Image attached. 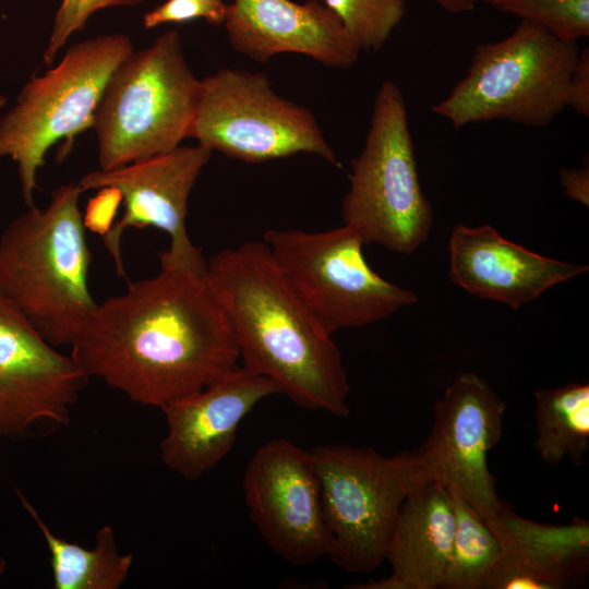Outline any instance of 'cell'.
Returning <instances> with one entry per match:
<instances>
[{
    "mask_svg": "<svg viewBox=\"0 0 589 589\" xmlns=\"http://www.w3.org/2000/svg\"><path fill=\"white\" fill-rule=\"evenodd\" d=\"M70 354L88 378L160 410L229 372L240 358L205 273L160 266L97 303Z\"/></svg>",
    "mask_w": 589,
    "mask_h": 589,
    "instance_id": "cell-1",
    "label": "cell"
},
{
    "mask_svg": "<svg viewBox=\"0 0 589 589\" xmlns=\"http://www.w3.org/2000/svg\"><path fill=\"white\" fill-rule=\"evenodd\" d=\"M206 279L231 325L245 368L272 380L294 404L336 417L350 408L338 346L262 241L225 248Z\"/></svg>",
    "mask_w": 589,
    "mask_h": 589,
    "instance_id": "cell-2",
    "label": "cell"
},
{
    "mask_svg": "<svg viewBox=\"0 0 589 589\" xmlns=\"http://www.w3.org/2000/svg\"><path fill=\"white\" fill-rule=\"evenodd\" d=\"M82 193L77 182L59 187L46 207L28 206L0 237L1 291L56 348L71 347L98 303L88 288Z\"/></svg>",
    "mask_w": 589,
    "mask_h": 589,
    "instance_id": "cell-3",
    "label": "cell"
},
{
    "mask_svg": "<svg viewBox=\"0 0 589 589\" xmlns=\"http://www.w3.org/2000/svg\"><path fill=\"white\" fill-rule=\"evenodd\" d=\"M201 95L180 35L132 51L109 76L94 113L98 163L110 170L167 153L189 137Z\"/></svg>",
    "mask_w": 589,
    "mask_h": 589,
    "instance_id": "cell-4",
    "label": "cell"
},
{
    "mask_svg": "<svg viewBox=\"0 0 589 589\" xmlns=\"http://www.w3.org/2000/svg\"><path fill=\"white\" fill-rule=\"evenodd\" d=\"M578 56L576 41L521 20L504 39L478 45L466 75L431 110L455 129L491 120L545 127L567 107Z\"/></svg>",
    "mask_w": 589,
    "mask_h": 589,
    "instance_id": "cell-5",
    "label": "cell"
},
{
    "mask_svg": "<svg viewBox=\"0 0 589 589\" xmlns=\"http://www.w3.org/2000/svg\"><path fill=\"white\" fill-rule=\"evenodd\" d=\"M318 474L332 537L327 557L352 574L376 569L402 502L433 480L419 449L383 456L371 447L317 445L310 450Z\"/></svg>",
    "mask_w": 589,
    "mask_h": 589,
    "instance_id": "cell-6",
    "label": "cell"
},
{
    "mask_svg": "<svg viewBox=\"0 0 589 589\" xmlns=\"http://www.w3.org/2000/svg\"><path fill=\"white\" fill-rule=\"evenodd\" d=\"M341 216L364 244L392 252L410 254L429 238L433 209L420 184L405 100L392 81H383L375 95Z\"/></svg>",
    "mask_w": 589,
    "mask_h": 589,
    "instance_id": "cell-7",
    "label": "cell"
},
{
    "mask_svg": "<svg viewBox=\"0 0 589 589\" xmlns=\"http://www.w3.org/2000/svg\"><path fill=\"white\" fill-rule=\"evenodd\" d=\"M133 50L123 34L71 45L56 67L29 80L0 118V157L16 161L27 206L33 205L37 172L48 149L62 140L70 146L77 134L93 128L109 76Z\"/></svg>",
    "mask_w": 589,
    "mask_h": 589,
    "instance_id": "cell-8",
    "label": "cell"
},
{
    "mask_svg": "<svg viewBox=\"0 0 589 589\" xmlns=\"http://www.w3.org/2000/svg\"><path fill=\"white\" fill-rule=\"evenodd\" d=\"M274 260L322 326L335 332L385 320L417 302V294L378 275L363 240L348 225L317 232L268 229Z\"/></svg>",
    "mask_w": 589,
    "mask_h": 589,
    "instance_id": "cell-9",
    "label": "cell"
},
{
    "mask_svg": "<svg viewBox=\"0 0 589 589\" xmlns=\"http://www.w3.org/2000/svg\"><path fill=\"white\" fill-rule=\"evenodd\" d=\"M189 137L244 163L308 153L339 165L312 112L277 95L262 73L225 68L201 80Z\"/></svg>",
    "mask_w": 589,
    "mask_h": 589,
    "instance_id": "cell-10",
    "label": "cell"
},
{
    "mask_svg": "<svg viewBox=\"0 0 589 589\" xmlns=\"http://www.w3.org/2000/svg\"><path fill=\"white\" fill-rule=\"evenodd\" d=\"M212 153L200 144L179 145L118 168L91 171L77 181L83 192L112 190L123 202V214L101 235L119 277H125L121 256L123 232L146 227L169 237V248L159 254L160 267L205 273L206 261L189 237L185 218L190 193Z\"/></svg>",
    "mask_w": 589,
    "mask_h": 589,
    "instance_id": "cell-11",
    "label": "cell"
},
{
    "mask_svg": "<svg viewBox=\"0 0 589 589\" xmlns=\"http://www.w3.org/2000/svg\"><path fill=\"white\" fill-rule=\"evenodd\" d=\"M87 380L0 289V454L10 442L65 428Z\"/></svg>",
    "mask_w": 589,
    "mask_h": 589,
    "instance_id": "cell-12",
    "label": "cell"
},
{
    "mask_svg": "<svg viewBox=\"0 0 589 589\" xmlns=\"http://www.w3.org/2000/svg\"><path fill=\"white\" fill-rule=\"evenodd\" d=\"M242 489L249 517L267 546L292 566L328 556L332 537L311 452L286 438L257 447Z\"/></svg>",
    "mask_w": 589,
    "mask_h": 589,
    "instance_id": "cell-13",
    "label": "cell"
},
{
    "mask_svg": "<svg viewBox=\"0 0 589 589\" xmlns=\"http://www.w3.org/2000/svg\"><path fill=\"white\" fill-rule=\"evenodd\" d=\"M505 410L486 381L461 373L435 402L432 431L418 448L433 480L460 495L486 521L503 505L488 455L500 442Z\"/></svg>",
    "mask_w": 589,
    "mask_h": 589,
    "instance_id": "cell-14",
    "label": "cell"
},
{
    "mask_svg": "<svg viewBox=\"0 0 589 589\" xmlns=\"http://www.w3.org/2000/svg\"><path fill=\"white\" fill-rule=\"evenodd\" d=\"M281 394L268 377L237 365L197 393L161 411L167 433L159 445L163 462L195 480L221 461L235 445L240 423L263 399Z\"/></svg>",
    "mask_w": 589,
    "mask_h": 589,
    "instance_id": "cell-15",
    "label": "cell"
},
{
    "mask_svg": "<svg viewBox=\"0 0 589 589\" xmlns=\"http://www.w3.org/2000/svg\"><path fill=\"white\" fill-rule=\"evenodd\" d=\"M224 24L233 49L259 62L275 55L309 56L326 67L347 69L361 46L325 4L310 0H233Z\"/></svg>",
    "mask_w": 589,
    "mask_h": 589,
    "instance_id": "cell-16",
    "label": "cell"
},
{
    "mask_svg": "<svg viewBox=\"0 0 589 589\" xmlns=\"http://www.w3.org/2000/svg\"><path fill=\"white\" fill-rule=\"evenodd\" d=\"M449 274L457 286L482 299L519 309L549 288L588 271L504 239L489 225L456 226L449 238Z\"/></svg>",
    "mask_w": 589,
    "mask_h": 589,
    "instance_id": "cell-17",
    "label": "cell"
},
{
    "mask_svg": "<svg viewBox=\"0 0 589 589\" xmlns=\"http://www.w3.org/2000/svg\"><path fill=\"white\" fill-rule=\"evenodd\" d=\"M486 522L498 538L503 555L484 589H561L586 577L588 521L575 517L560 526L536 522L503 504Z\"/></svg>",
    "mask_w": 589,
    "mask_h": 589,
    "instance_id": "cell-18",
    "label": "cell"
},
{
    "mask_svg": "<svg viewBox=\"0 0 589 589\" xmlns=\"http://www.w3.org/2000/svg\"><path fill=\"white\" fill-rule=\"evenodd\" d=\"M454 529L450 492L435 480L424 482L411 491L401 504L385 555L392 574L350 588H441Z\"/></svg>",
    "mask_w": 589,
    "mask_h": 589,
    "instance_id": "cell-19",
    "label": "cell"
},
{
    "mask_svg": "<svg viewBox=\"0 0 589 589\" xmlns=\"http://www.w3.org/2000/svg\"><path fill=\"white\" fill-rule=\"evenodd\" d=\"M16 494L49 551L53 589H119L127 581L134 558L120 553L110 525L97 530L95 546L87 549L55 534L19 489Z\"/></svg>",
    "mask_w": 589,
    "mask_h": 589,
    "instance_id": "cell-20",
    "label": "cell"
},
{
    "mask_svg": "<svg viewBox=\"0 0 589 589\" xmlns=\"http://www.w3.org/2000/svg\"><path fill=\"white\" fill-rule=\"evenodd\" d=\"M536 449L549 465L582 462L589 447V385L570 383L534 393Z\"/></svg>",
    "mask_w": 589,
    "mask_h": 589,
    "instance_id": "cell-21",
    "label": "cell"
},
{
    "mask_svg": "<svg viewBox=\"0 0 589 589\" xmlns=\"http://www.w3.org/2000/svg\"><path fill=\"white\" fill-rule=\"evenodd\" d=\"M449 492L455 529L441 588L484 589L489 576L502 558V544L486 520L460 495Z\"/></svg>",
    "mask_w": 589,
    "mask_h": 589,
    "instance_id": "cell-22",
    "label": "cell"
},
{
    "mask_svg": "<svg viewBox=\"0 0 589 589\" xmlns=\"http://www.w3.org/2000/svg\"><path fill=\"white\" fill-rule=\"evenodd\" d=\"M493 9L531 21L565 41L589 35V0H481Z\"/></svg>",
    "mask_w": 589,
    "mask_h": 589,
    "instance_id": "cell-23",
    "label": "cell"
},
{
    "mask_svg": "<svg viewBox=\"0 0 589 589\" xmlns=\"http://www.w3.org/2000/svg\"><path fill=\"white\" fill-rule=\"evenodd\" d=\"M362 49H381L406 12L405 0H323Z\"/></svg>",
    "mask_w": 589,
    "mask_h": 589,
    "instance_id": "cell-24",
    "label": "cell"
},
{
    "mask_svg": "<svg viewBox=\"0 0 589 589\" xmlns=\"http://www.w3.org/2000/svg\"><path fill=\"white\" fill-rule=\"evenodd\" d=\"M145 0H62L55 14L53 25L48 45L44 52V61L50 64L56 53L64 46L68 38L84 27L96 11L109 7L137 5Z\"/></svg>",
    "mask_w": 589,
    "mask_h": 589,
    "instance_id": "cell-25",
    "label": "cell"
},
{
    "mask_svg": "<svg viewBox=\"0 0 589 589\" xmlns=\"http://www.w3.org/2000/svg\"><path fill=\"white\" fill-rule=\"evenodd\" d=\"M227 4L214 5L199 0H166L157 8L147 12L143 25L153 28L166 23H183L204 19L208 23H224Z\"/></svg>",
    "mask_w": 589,
    "mask_h": 589,
    "instance_id": "cell-26",
    "label": "cell"
},
{
    "mask_svg": "<svg viewBox=\"0 0 589 589\" xmlns=\"http://www.w3.org/2000/svg\"><path fill=\"white\" fill-rule=\"evenodd\" d=\"M567 107L579 115L589 117V49L579 52L568 85Z\"/></svg>",
    "mask_w": 589,
    "mask_h": 589,
    "instance_id": "cell-27",
    "label": "cell"
},
{
    "mask_svg": "<svg viewBox=\"0 0 589 589\" xmlns=\"http://www.w3.org/2000/svg\"><path fill=\"white\" fill-rule=\"evenodd\" d=\"M561 184L564 193L582 205L589 204V169L588 165L582 168L562 169L560 172Z\"/></svg>",
    "mask_w": 589,
    "mask_h": 589,
    "instance_id": "cell-28",
    "label": "cell"
},
{
    "mask_svg": "<svg viewBox=\"0 0 589 589\" xmlns=\"http://www.w3.org/2000/svg\"><path fill=\"white\" fill-rule=\"evenodd\" d=\"M443 10L454 13H467L474 10L478 0H432Z\"/></svg>",
    "mask_w": 589,
    "mask_h": 589,
    "instance_id": "cell-29",
    "label": "cell"
},
{
    "mask_svg": "<svg viewBox=\"0 0 589 589\" xmlns=\"http://www.w3.org/2000/svg\"><path fill=\"white\" fill-rule=\"evenodd\" d=\"M7 569V562L3 556L0 555V577L4 574Z\"/></svg>",
    "mask_w": 589,
    "mask_h": 589,
    "instance_id": "cell-30",
    "label": "cell"
},
{
    "mask_svg": "<svg viewBox=\"0 0 589 589\" xmlns=\"http://www.w3.org/2000/svg\"><path fill=\"white\" fill-rule=\"evenodd\" d=\"M199 1H202V2H205V3H208V4H214V5L225 4L223 2V0H199Z\"/></svg>",
    "mask_w": 589,
    "mask_h": 589,
    "instance_id": "cell-31",
    "label": "cell"
},
{
    "mask_svg": "<svg viewBox=\"0 0 589 589\" xmlns=\"http://www.w3.org/2000/svg\"><path fill=\"white\" fill-rule=\"evenodd\" d=\"M5 104V97L0 94V107H2Z\"/></svg>",
    "mask_w": 589,
    "mask_h": 589,
    "instance_id": "cell-32",
    "label": "cell"
}]
</instances>
